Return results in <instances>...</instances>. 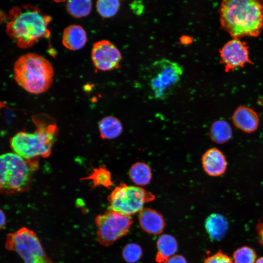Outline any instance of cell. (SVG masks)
I'll return each instance as SVG.
<instances>
[{
    "instance_id": "cell-1",
    "label": "cell",
    "mask_w": 263,
    "mask_h": 263,
    "mask_svg": "<svg viewBox=\"0 0 263 263\" xmlns=\"http://www.w3.org/2000/svg\"><path fill=\"white\" fill-rule=\"evenodd\" d=\"M221 27L233 38L257 37L263 29V1L227 0L220 8Z\"/></svg>"
},
{
    "instance_id": "cell-2",
    "label": "cell",
    "mask_w": 263,
    "mask_h": 263,
    "mask_svg": "<svg viewBox=\"0 0 263 263\" xmlns=\"http://www.w3.org/2000/svg\"><path fill=\"white\" fill-rule=\"evenodd\" d=\"M9 16L6 31L19 47H30L39 39L50 37L48 26L52 18L37 7L31 4L15 7Z\"/></svg>"
},
{
    "instance_id": "cell-3",
    "label": "cell",
    "mask_w": 263,
    "mask_h": 263,
    "mask_svg": "<svg viewBox=\"0 0 263 263\" xmlns=\"http://www.w3.org/2000/svg\"><path fill=\"white\" fill-rule=\"evenodd\" d=\"M34 121L37 126L35 132H18L10 141L13 152L26 159L48 157L58 132L56 123L46 114Z\"/></svg>"
},
{
    "instance_id": "cell-4",
    "label": "cell",
    "mask_w": 263,
    "mask_h": 263,
    "mask_svg": "<svg viewBox=\"0 0 263 263\" xmlns=\"http://www.w3.org/2000/svg\"><path fill=\"white\" fill-rule=\"evenodd\" d=\"M54 75V68L50 61L37 54L23 55L14 64L15 81L22 88L32 94L47 91L52 85Z\"/></svg>"
},
{
    "instance_id": "cell-5",
    "label": "cell",
    "mask_w": 263,
    "mask_h": 263,
    "mask_svg": "<svg viewBox=\"0 0 263 263\" xmlns=\"http://www.w3.org/2000/svg\"><path fill=\"white\" fill-rule=\"evenodd\" d=\"M38 158L24 159L14 152L0 154V193L13 194L28 190Z\"/></svg>"
},
{
    "instance_id": "cell-6",
    "label": "cell",
    "mask_w": 263,
    "mask_h": 263,
    "mask_svg": "<svg viewBox=\"0 0 263 263\" xmlns=\"http://www.w3.org/2000/svg\"><path fill=\"white\" fill-rule=\"evenodd\" d=\"M155 199V195L138 186L122 183L108 197L109 210L132 216L143 209L144 205Z\"/></svg>"
},
{
    "instance_id": "cell-7",
    "label": "cell",
    "mask_w": 263,
    "mask_h": 263,
    "mask_svg": "<svg viewBox=\"0 0 263 263\" xmlns=\"http://www.w3.org/2000/svg\"><path fill=\"white\" fill-rule=\"evenodd\" d=\"M5 245L7 250L17 253L24 263H55L47 256L36 233L27 227L9 233Z\"/></svg>"
},
{
    "instance_id": "cell-8",
    "label": "cell",
    "mask_w": 263,
    "mask_h": 263,
    "mask_svg": "<svg viewBox=\"0 0 263 263\" xmlns=\"http://www.w3.org/2000/svg\"><path fill=\"white\" fill-rule=\"evenodd\" d=\"M148 84L151 93L157 99L167 97L175 89L183 74V68L178 63L163 58L150 66Z\"/></svg>"
},
{
    "instance_id": "cell-9",
    "label": "cell",
    "mask_w": 263,
    "mask_h": 263,
    "mask_svg": "<svg viewBox=\"0 0 263 263\" xmlns=\"http://www.w3.org/2000/svg\"><path fill=\"white\" fill-rule=\"evenodd\" d=\"M95 223L98 242L101 245L108 246L127 235L132 221L131 216L108 210L97 215Z\"/></svg>"
},
{
    "instance_id": "cell-10",
    "label": "cell",
    "mask_w": 263,
    "mask_h": 263,
    "mask_svg": "<svg viewBox=\"0 0 263 263\" xmlns=\"http://www.w3.org/2000/svg\"><path fill=\"white\" fill-rule=\"evenodd\" d=\"M219 53L221 62L227 72L253 63L249 57L248 47L240 39L229 40L220 49Z\"/></svg>"
},
{
    "instance_id": "cell-11",
    "label": "cell",
    "mask_w": 263,
    "mask_h": 263,
    "mask_svg": "<svg viewBox=\"0 0 263 263\" xmlns=\"http://www.w3.org/2000/svg\"><path fill=\"white\" fill-rule=\"evenodd\" d=\"M91 58L96 70L107 71L119 67L122 56L113 43L107 40H101L93 44Z\"/></svg>"
},
{
    "instance_id": "cell-12",
    "label": "cell",
    "mask_w": 263,
    "mask_h": 263,
    "mask_svg": "<svg viewBox=\"0 0 263 263\" xmlns=\"http://www.w3.org/2000/svg\"><path fill=\"white\" fill-rule=\"evenodd\" d=\"M202 165L203 169L207 175L218 177L225 173L227 163L225 155L220 150L211 148L203 155Z\"/></svg>"
},
{
    "instance_id": "cell-13",
    "label": "cell",
    "mask_w": 263,
    "mask_h": 263,
    "mask_svg": "<svg viewBox=\"0 0 263 263\" xmlns=\"http://www.w3.org/2000/svg\"><path fill=\"white\" fill-rule=\"evenodd\" d=\"M232 120L237 128L247 133L255 132L260 123L258 113L245 106H240L235 109L232 115Z\"/></svg>"
},
{
    "instance_id": "cell-14",
    "label": "cell",
    "mask_w": 263,
    "mask_h": 263,
    "mask_svg": "<svg viewBox=\"0 0 263 263\" xmlns=\"http://www.w3.org/2000/svg\"><path fill=\"white\" fill-rule=\"evenodd\" d=\"M138 217L140 226L147 233L156 235L163 232L165 222L163 216L156 210L144 208L138 213Z\"/></svg>"
},
{
    "instance_id": "cell-15",
    "label": "cell",
    "mask_w": 263,
    "mask_h": 263,
    "mask_svg": "<svg viewBox=\"0 0 263 263\" xmlns=\"http://www.w3.org/2000/svg\"><path fill=\"white\" fill-rule=\"evenodd\" d=\"M87 40L85 30L80 25L73 24L63 31L62 42L63 46L70 50H78L86 44Z\"/></svg>"
},
{
    "instance_id": "cell-16",
    "label": "cell",
    "mask_w": 263,
    "mask_h": 263,
    "mask_svg": "<svg viewBox=\"0 0 263 263\" xmlns=\"http://www.w3.org/2000/svg\"><path fill=\"white\" fill-rule=\"evenodd\" d=\"M205 227L209 238L213 241H219L226 234L228 224L226 218L222 215L212 213L206 219Z\"/></svg>"
},
{
    "instance_id": "cell-17",
    "label": "cell",
    "mask_w": 263,
    "mask_h": 263,
    "mask_svg": "<svg viewBox=\"0 0 263 263\" xmlns=\"http://www.w3.org/2000/svg\"><path fill=\"white\" fill-rule=\"evenodd\" d=\"M157 252L155 261L157 263H167L176 253L178 244L175 238L169 234H163L156 243Z\"/></svg>"
},
{
    "instance_id": "cell-18",
    "label": "cell",
    "mask_w": 263,
    "mask_h": 263,
    "mask_svg": "<svg viewBox=\"0 0 263 263\" xmlns=\"http://www.w3.org/2000/svg\"><path fill=\"white\" fill-rule=\"evenodd\" d=\"M100 137L103 139H113L118 137L122 132L120 121L115 117L108 116L102 118L98 124Z\"/></svg>"
},
{
    "instance_id": "cell-19",
    "label": "cell",
    "mask_w": 263,
    "mask_h": 263,
    "mask_svg": "<svg viewBox=\"0 0 263 263\" xmlns=\"http://www.w3.org/2000/svg\"><path fill=\"white\" fill-rule=\"evenodd\" d=\"M233 135L230 124L225 120H218L211 125L209 136L211 140L218 144H223L229 141Z\"/></svg>"
},
{
    "instance_id": "cell-20",
    "label": "cell",
    "mask_w": 263,
    "mask_h": 263,
    "mask_svg": "<svg viewBox=\"0 0 263 263\" xmlns=\"http://www.w3.org/2000/svg\"><path fill=\"white\" fill-rule=\"evenodd\" d=\"M129 175L132 181L136 185L146 186L151 180V169L146 163L138 162L131 166Z\"/></svg>"
},
{
    "instance_id": "cell-21",
    "label": "cell",
    "mask_w": 263,
    "mask_h": 263,
    "mask_svg": "<svg viewBox=\"0 0 263 263\" xmlns=\"http://www.w3.org/2000/svg\"><path fill=\"white\" fill-rule=\"evenodd\" d=\"M66 9L73 17L81 18L88 16L92 8V1L90 0H69L67 2Z\"/></svg>"
},
{
    "instance_id": "cell-22",
    "label": "cell",
    "mask_w": 263,
    "mask_h": 263,
    "mask_svg": "<svg viewBox=\"0 0 263 263\" xmlns=\"http://www.w3.org/2000/svg\"><path fill=\"white\" fill-rule=\"evenodd\" d=\"M85 179L92 180L94 187H95L102 186L108 188L113 184L110 172L102 166L94 169L92 173Z\"/></svg>"
},
{
    "instance_id": "cell-23",
    "label": "cell",
    "mask_w": 263,
    "mask_h": 263,
    "mask_svg": "<svg viewBox=\"0 0 263 263\" xmlns=\"http://www.w3.org/2000/svg\"><path fill=\"white\" fill-rule=\"evenodd\" d=\"M120 6V1L117 0H99L96 3L97 12L101 17L105 18H109L115 16Z\"/></svg>"
},
{
    "instance_id": "cell-24",
    "label": "cell",
    "mask_w": 263,
    "mask_h": 263,
    "mask_svg": "<svg viewBox=\"0 0 263 263\" xmlns=\"http://www.w3.org/2000/svg\"><path fill=\"white\" fill-rule=\"evenodd\" d=\"M257 255L254 250L247 246L237 249L233 253L235 263H255Z\"/></svg>"
},
{
    "instance_id": "cell-25",
    "label": "cell",
    "mask_w": 263,
    "mask_h": 263,
    "mask_svg": "<svg viewBox=\"0 0 263 263\" xmlns=\"http://www.w3.org/2000/svg\"><path fill=\"white\" fill-rule=\"evenodd\" d=\"M142 249L138 244L130 243L125 245L122 251L124 260L129 263H135L142 257Z\"/></svg>"
},
{
    "instance_id": "cell-26",
    "label": "cell",
    "mask_w": 263,
    "mask_h": 263,
    "mask_svg": "<svg viewBox=\"0 0 263 263\" xmlns=\"http://www.w3.org/2000/svg\"><path fill=\"white\" fill-rule=\"evenodd\" d=\"M204 263H233L232 259L219 250L215 254L207 257Z\"/></svg>"
},
{
    "instance_id": "cell-27",
    "label": "cell",
    "mask_w": 263,
    "mask_h": 263,
    "mask_svg": "<svg viewBox=\"0 0 263 263\" xmlns=\"http://www.w3.org/2000/svg\"><path fill=\"white\" fill-rule=\"evenodd\" d=\"M256 229L259 242L263 246V216L259 220Z\"/></svg>"
},
{
    "instance_id": "cell-28",
    "label": "cell",
    "mask_w": 263,
    "mask_h": 263,
    "mask_svg": "<svg viewBox=\"0 0 263 263\" xmlns=\"http://www.w3.org/2000/svg\"><path fill=\"white\" fill-rule=\"evenodd\" d=\"M140 1H134L131 4V8L132 10L135 14H141L144 9L143 4Z\"/></svg>"
},
{
    "instance_id": "cell-29",
    "label": "cell",
    "mask_w": 263,
    "mask_h": 263,
    "mask_svg": "<svg viewBox=\"0 0 263 263\" xmlns=\"http://www.w3.org/2000/svg\"><path fill=\"white\" fill-rule=\"evenodd\" d=\"M167 263H187V262L184 256L176 255L170 258Z\"/></svg>"
},
{
    "instance_id": "cell-30",
    "label": "cell",
    "mask_w": 263,
    "mask_h": 263,
    "mask_svg": "<svg viewBox=\"0 0 263 263\" xmlns=\"http://www.w3.org/2000/svg\"><path fill=\"white\" fill-rule=\"evenodd\" d=\"M6 223V217L3 211L0 208V230L5 225Z\"/></svg>"
},
{
    "instance_id": "cell-31",
    "label": "cell",
    "mask_w": 263,
    "mask_h": 263,
    "mask_svg": "<svg viewBox=\"0 0 263 263\" xmlns=\"http://www.w3.org/2000/svg\"><path fill=\"white\" fill-rule=\"evenodd\" d=\"M255 263H263V257H261L258 259L256 261Z\"/></svg>"
},
{
    "instance_id": "cell-32",
    "label": "cell",
    "mask_w": 263,
    "mask_h": 263,
    "mask_svg": "<svg viewBox=\"0 0 263 263\" xmlns=\"http://www.w3.org/2000/svg\"><path fill=\"white\" fill-rule=\"evenodd\" d=\"M2 103L1 102H0V108L1 107H2Z\"/></svg>"
}]
</instances>
